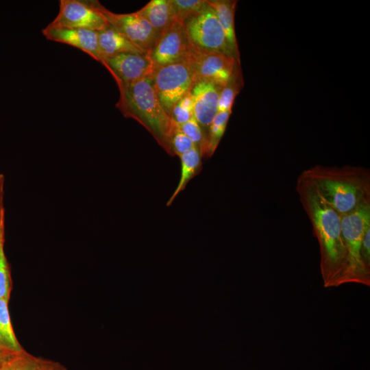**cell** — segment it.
<instances>
[{
  "mask_svg": "<svg viewBox=\"0 0 370 370\" xmlns=\"http://www.w3.org/2000/svg\"><path fill=\"white\" fill-rule=\"evenodd\" d=\"M98 5L109 24L125 36L135 46L149 53L161 33L155 29L144 18L136 12L130 14H116L110 12L99 2Z\"/></svg>",
  "mask_w": 370,
  "mask_h": 370,
  "instance_id": "obj_9",
  "label": "cell"
},
{
  "mask_svg": "<svg viewBox=\"0 0 370 370\" xmlns=\"http://www.w3.org/2000/svg\"><path fill=\"white\" fill-rule=\"evenodd\" d=\"M49 40L61 42L75 47L101 62V58L98 45V34L96 31L55 27L49 25L42 30Z\"/></svg>",
  "mask_w": 370,
  "mask_h": 370,
  "instance_id": "obj_12",
  "label": "cell"
},
{
  "mask_svg": "<svg viewBox=\"0 0 370 370\" xmlns=\"http://www.w3.org/2000/svg\"><path fill=\"white\" fill-rule=\"evenodd\" d=\"M193 116V100L190 90L175 104L170 117L175 125H180Z\"/></svg>",
  "mask_w": 370,
  "mask_h": 370,
  "instance_id": "obj_22",
  "label": "cell"
},
{
  "mask_svg": "<svg viewBox=\"0 0 370 370\" xmlns=\"http://www.w3.org/2000/svg\"><path fill=\"white\" fill-rule=\"evenodd\" d=\"M184 25L193 45L233 58L216 12L207 0L204 7L186 20Z\"/></svg>",
  "mask_w": 370,
  "mask_h": 370,
  "instance_id": "obj_7",
  "label": "cell"
},
{
  "mask_svg": "<svg viewBox=\"0 0 370 370\" xmlns=\"http://www.w3.org/2000/svg\"><path fill=\"white\" fill-rule=\"evenodd\" d=\"M241 79L240 72L236 67L230 80L221 89L219 98L218 112L232 111L234 99L242 85Z\"/></svg>",
  "mask_w": 370,
  "mask_h": 370,
  "instance_id": "obj_21",
  "label": "cell"
},
{
  "mask_svg": "<svg viewBox=\"0 0 370 370\" xmlns=\"http://www.w3.org/2000/svg\"><path fill=\"white\" fill-rule=\"evenodd\" d=\"M361 256L365 268L370 271V227L365 231L362 238Z\"/></svg>",
  "mask_w": 370,
  "mask_h": 370,
  "instance_id": "obj_27",
  "label": "cell"
},
{
  "mask_svg": "<svg viewBox=\"0 0 370 370\" xmlns=\"http://www.w3.org/2000/svg\"><path fill=\"white\" fill-rule=\"evenodd\" d=\"M232 111L218 112L209 126L204 156H211L216 150L227 126Z\"/></svg>",
  "mask_w": 370,
  "mask_h": 370,
  "instance_id": "obj_20",
  "label": "cell"
},
{
  "mask_svg": "<svg viewBox=\"0 0 370 370\" xmlns=\"http://www.w3.org/2000/svg\"><path fill=\"white\" fill-rule=\"evenodd\" d=\"M301 173L341 216L370 203V171L367 168L316 165Z\"/></svg>",
  "mask_w": 370,
  "mask_h": 370,
  "instance_id": "obj_2",
  "label": "cell"
},
{
  "mask_svg": "<svg viewBox=\"0 0 370 370\" xmlns=\"http://www.w3.org/2000/svg\"><path fill=\"white\" fill-rule=\"evenodd\" d=\"M370 227V203L341 216V231L346 251L345 270L341 284L356 283L370 286V271L365 268L362 256V243Z\"/></svg>",
  "mask_w": 370,
  "mask_h": 370,
  "instance_id": "obj_4",
  "label": "cell"
},
{
  "mask_svg": "<svg viewBox=\"0 0 370 370\" xmlns=\"http://www.w3.org/2000/svg\"><path fill=\"white\" fill-rule=\"evenodd\" d=\"M184 60L190 65L196 83L206 81L222 87L227 84L240 65L230 56L197 47L190 42Z\"/></svg>",
  "mask_w": 370,
  "mask_h": 370,
  "instance_id": "obj_6",
  "label": "cell"
},
{
  "mask_svg": "<svg viewBox=\"0 0 370 370\" xmlns=\"http://www.w3.org/2000/svg\"><path fill=\"white\" fill-rule=\"evenodd\" d=\"M9 299H0V347L10 353L23 350L13 330L8 302Z\"/></svg>",
  "mask_w": 370,
  "mask_h": 370,
  "instance_id": "obj_18",
  "label": "cell"
},
{
  "mask_svg": "<svg viewBox=\"0 0 370 370\" xmlns=\"http://www.w3.org/2000/svg\"><path fill=\"white\" fill-rule=\"evenodd\" d=\"M189 45L184 23L176 20L161 33L148 53L154 69L184 60Z\"/></svg>",
  "mask_w": 370,
  "mask_h": 370,
  "instance_id": "obj_10",
  "label": "cell"
},
{
  "mask_svg": "<svg viewBox=\"0 0 370 370\" xmlns=\"http://www.w3.org/2000/svg\"><path fill=\"white\" fill-rule=\"evenodd\" d=\"M98 1L60 0L58 14L49 24L55 27L84 29L99 32L110 25Z\"/></svg>",
  "mask_w": 370,
  "mask_h": 370,
  "instance_id": "obj_8",
  "label": "cell"
},
{
  "mask_svg": "<svg viewBox=\"0 0 370 370\" xmlns=\"http://www.w3.org/2000/svg\"><path fill=\"white\" fill-rule=\"evenodd\" d=\"M177 126L190 138L194 147L200 151L201 156H204L206 136L203 134L200 125L194 116L188 121Z\"/></svg>",
  "mask_w": 370,
  "mask_h": 370,
  "instance_id": "obj_24",
  "label": "cell"
},
{
  "mask_svg": "<svg viewBox=\"0 0 370 370\" xmlns=\"http://www.w3.org/2000/svg\"><path fill=\"white\" fill-rule=\"evenodd\" d=\"M295 190L319 243L320 271L323 286H341L346 262L341 216L302 173L297 177Z\"/></svg>",
  "mask_w": 370,
  "mask_h": 370,
  "instance_id": "obj_1",
  "label": "cell"
},
{
  "mask_svg": "<svg viewBox=\"0 0 370 370\" xmlns=\"http://www.w3.org/2000/svg\"><path fill=\"white\" fill-rule=\"evenodd\" d=\"M201 156L200 151L195 147L180 156L181 175L175 190L167 201V206L171 204L177 195L184 189L188 182L200 171Z\"/></svg>",
  "mask_w": 370,
  "mask_h": 370,
  "instance_id": "obj_17",
  "label": "cell"
},
{
  "mask_svg": "<svg viewBox=\"0 0 370 370\" xmlns=\"http://www.w3.org/2000/svg\"><path fill=\"white\" fill-rule=\"evenodd\" d=\"M176 19L184 23L200 11L206 4V0H171Z\"/></svg>",
  "mask_w": 370,
  "mask_h": 370,
  "instance_id": "obj_23",
  "label": "cell"
},
{
  "mask_svg": "<svg viewBox=\"0 0 370 370\" xmlns=\"http://www.w3.org/2000/svg\"><path fill=\"white\" fill-rule=\"evenodd\" d=\"M136 12L160 33L177 20L171 0H151Z\"/></svg>",
  "mask_w": 370,
  "mask_h": 370,
  "instance_id": "obj_16",
  "label": "cell"
},
{
  "mask_svg": "<svg viewBox=\"0 0 370 370\" xmlns=\"http://www.w3.org/2000/svg\"><path fill=\"white\" fill-rule=\"evenodd\" d=\"M101 63L110 71L118 86L151 77L154 71L147 53H119L103 59Z\"/></svg>",
  "mask_w": 370,
  "mask_h": 370,
  "instance_id": "obj_11",
  "label": "cell"
},
{
  "mask_svg": "<svg viewBox=\"0 0 370 370\" xmlns=\"http://www.w3.org/2000/svg\"><path fill=\"white\" fill-rule=\"evenodd\" d=\"M45 361L23 349L4 358L0 363V370H40Z\"/></svg>",
  "mask_w": 370,
  "mask_h": 370,
  "instance_id": "obj_19",
  "label": "cell"
},
{
  "mask_svg": "<svg viewBox=\"0 0 370 370\" xmlns=\"http://www.w3.org/2000/svg\"><path fill=\"white\" fill-rule=\"evenodd\" d=\"M2 241H4V208L3 197H0V242ZM11 354L12 353L8 352L0 347V363Z\"/></svg>",
  "mask_w": 370,
  "mask_h": 370,
  "instance_id": "obj_28",
  "label": "cell"
},
{
  "mask_svg": "<svg viewBox=\"0 0 370 370\" xmlns=\"http://www.w3.org/2000/svg\"><path fill=\"white\" fill-rule=\"evenodd\" d=\"M116 106L125 117L143 125L170 154L169 140L174 123L162 107L153 86L152 76L118 86Z\"/></svg>",
  "mask_w": 370,
  "mask_h": 370,
  "instance_id": "obj_3",
  "label": "cell"
},
{
  "mask_svg": "<svg viewBox=\"0 0 370 370\" xmlns=\"http://www.w3.org/2000/svg\"><path fill=\"white\" fill-rule=\"evenodd\" d=\"M169 147L171 154H175L180 157L194 147V145L190 138L179 129L178 126L174 124L169 140Z\"/></svg>",
  "mask_w": 370,
  "mask_h": 370,
  "instance_id": "obj_25",
  "label": "cell"
},
{
  "mask_svg": "<svg viewBox=\"0 0 370 370\" xmlns=\"http://www.w3.org/2000/svg\"><path fill=\"white\" fill-rule=\"evenodd\" d=\"M222 86L213 82L200 81L191 90L193 116L200 127H208L218 113V103Z\"/></svg>",
  "mask_w": 370,
  "mask_h": 370,
  "instance_id": "obj_13",
  "label": "cell"
},
{
  "mask_svg": "<svg viewBox=\"0 0 370 370\" xmlns=\"http://www.w3.org/2000/svg\"><path fill=\"white\" fill-rule=\"evenodd\" d=\"M152 80L159 101L169 116L175 104L196 83L193 72L185 60L155 69Z\"/></svg>",
  "mask_w": 370,
  "mask_h": 370,
  "instance_id": "obj_5",
  "label": "cell"
},
{
  "mask_svg": "<svg viewBox=\"0 0 370 370\" xmlns=\"http://www.w3.org/2000/svg\"><path fill=\"white\" fill-rule=\"evenodd\" d=\"M98 45L101 61L106 58L123 53H147L130 42L110 25L97 32ZM148 54V53H147Z\"/></svg>",
  "mask_w": 370,
  "mask_h": 370,
  "instance_id": "obj_14",
  "label": "cell"
},
{
  "mask_svg": "<svg viewBox=\"0 0 370 370\" xmlns=\"http://www.w3.org/2000/svg\"><path fill=\"white\" fill-rule=\"evenodd\" d=\"M40 370H68L60 363L49 360H46Z\"/></svg>",
  "mask_w": 370,
  "mask_h": 370,
  "instance_id": "obj_29",
  "label": "cell"
},
{
  "mask_svg": "<svg viewBox=\"0 0 370 370\" xmlns=\"http://www.w3.org/2000/svg\"><path fill=\"white\" fill-rule=\"evenodd\" d=\"M3 241L0 242V299H9L11 280L8 263L4 251Z\"/></svg>",
  "mask_w": 370,
  "mask_h": 370,
  "instance_id": "obj_26",
  "label": "cell"
},
{
  "mask_svg": "<svg viewBox=\"0 0 370 370\" xmlns=\"http://www.w3.org/2000/svg\"><path fill=\"white\" fill-rule=\"evenodd\" d=\"M214 10L223 29L230 51L240 64V56L234 29V12L237 1L207 0Z\"/></svg>",
  "mask_w": 370,
  "mask_h": 370,
  "instance_id": "obj_15",
  "label": "cell"
}]
</instances>
